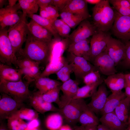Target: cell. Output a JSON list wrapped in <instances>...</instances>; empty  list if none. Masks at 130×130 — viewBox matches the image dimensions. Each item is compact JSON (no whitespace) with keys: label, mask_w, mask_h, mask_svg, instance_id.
Listing matches in <instances>:
<instances>
[{"label":"cell","mask_w":130,"mask_h":130,"mask_svg":"<svg viewBox=\"0 0 130 130\" xmlns=\"http://www.w3.org/2000/svg\"><path fill=\"white\" fill-rule=\"evenodd\" d=\"M67 59L71 65L73 72L77 79H83L85 75L90 72L98 70L93 65L83 57L69 53Z\"/></svg>","instance_id":"obj_9"},{"label":"cell","mask_w":130,"mask_h":130,"mask_svg":"<svg viewBox=\"0 0 130 130\" xmlns=\"http://www.w3.org/2000/svg\"><path fill=\"white\" fill-rule=\"evenodd\" d=\"M59 14L61 19L71 28H75L84 20L79 16L69 12H61Z\"/></svg>","instance_id":"obj_31"},{"label":"cell","mask_w":130,"mask_h":130,"mask_svg":"<svg viewBox=\"0 0 130 130\" xmlns=\"http://www.w3.org/2000/svg\"><path fill=\"white\" fill-rule=\"evenodd\" d=\"M59 130H72L68 125H66L62 126Z\"/></svg>","instance_id":"obj_56"},{"label":"cell","mask_w":130,"mask_h":130,"mask_svg":"<svg viewBox=\"0 0 130 130\" xmlns=\"http://www.w3.org/2000/svg\"><path fill=\"white\" fill-rule=\"evenodd\" d=\"M95 113L88 107L81 114L78 122L83 126H97L99 119Z\"/></svg>","instance_id":"obj_27"},{"label":"cell","mask_w":130,"mask_h":130,"mask_svg":"<svg viewBox=\"0 0 130 130\" xmlns=\"http://www.w3.org/2000/svg\"><path fill=\"white\" fill-rule=\"evenodd\" d=\"M53 40L46 42L38 40L28 33L24 48L19 52L22 58H26L39 64L49 62L52 55Z\"/></svg>","instance_id":"obj_1"},{"label":"cell","mask_w":130,"mask_h":130,"mask_svg":"<svg viewBox=\"0 0 130 130\" xmlns=\"http://www.w3.org/2000/svg\"><path fill=\"white\" fill-rule=\"evenodd\" d=\"M37 2L40 8H45L50 5L54 6L53 0H37Z\"/></svg>","instance_id":"obj_48"},{"label":"cell","mask_w":130,"mask_h":130,"mask_svg":"<svg viewBox=\"0 0 130 130\" xmlns=\"http://www.w3.org/2000/svg\"><path fill=\"white\" fill-rule=\"evenodd\" d=\"M38 64H39L37 62L25 58H21L19 59L18 58L17 62V67L20 69L29 68L33 65Z\"/></svg>","instance_id":"obj_41"},{"label":"cell","mask_w":130,"mask_h":130,"mask_svg":"<svg viewBox=\"0 0 130 130\" xmlns=\"http://www.w3.org/2000/svg\"><path fill=\"white\" fill-rule=\"evenodd\" d=\"M58 86L42 94L43 99L45 101L50 103L54 102L58 105L60 104L59 93L60 86Z\"/></svg>","instance_id":"obj_36"},{"label":"cell","mask_w":130,"mask_h":130,"mask_svg":"<svg viewBox=\"0 0 130 130\" xmlns=\"http://www.w3.org/2000/svg\"><path fill=\"white\" fill-rule=\"evenodd\" d=\"M0 130H10L5 124L0 121Z\"/></svg>","instance_id":"obj_55"},{"label":"cell","mask_w":130,"mask_h":130,"mask_svg":"<svg viewBox=\"0 0 130 130\" xmlns=\"http://www.w3.org/2000/svg\"><path fill=\"white\" fill-rule=\"evenodd\" d=\"M124 92L122 91L112 93L108 96L104 106L101 113L102 115L113 112L121 102L126 98Z\"/></svg>","instance_id":"obj_23"},{"label":"cell","mask_w":130,"mask_h":130,"mask_svg":"<svg viewBox=\"0 0 130 130\" xmlns=\"http://www.w3.org/2000/svg\"><path fill=\"white\" fill-rule=\"evenodd\" d=\"M128 124L130 125V112L129 114L128 119Z\"/></svg>","instance_id":"obj_60"},{"label":"cell","mask_w":130,"mask_h":130,"mask_svg":"<svg viewBox=\"0 0 130 130\" xmlns=\"http://www.w3.org/2000/svg\"><path fill=\"white\" fill-rule=\"evenodd\" d=\"M20 7L19 3L13 6H8L0 9V29L7 26H11L17 23L20 20L18 12Z\"/></svg>","instance_id":"obj_13"},{"label":"cell","mask_w":130,"mask_h":130,"mask_svg":"<svg viewBox=\"0 0 130 130\" xmlns=\"http://www.w3.org/2000/svg\"><path fill=\"white\" fill-rule=\"evenodd\" d=\"M76 80H74L71 79L63 83L60 86V90L63 93V94L65 93L70 89Z\"/></svg>","instance_id":"obj_45"},{"label":"cell","mask_w":130,"mask_h":130,"mask_svg":"<svg viewBox=\"0 0 130 130\" xmlns=\"http://www.w3.org/2000/svg\"><path fill=\"white\" fill-rule=\"evenodd\" d=\"M124 130H130V125L128 124L127 127Z\"/></svg>","instance_id":"obj_61"},{"label":"cell","mask_w":130,"mask_h":130,"mask_svg":"<svg viewBox=\"0 0 130 130\" xmlns=\"http://www.w3.org/2000/svg\"><path fill=\"white\" fill-rule=\"evenodd\" d=\"M110 3L108 0H102L92 8L93 23L98 30L108 32L112 27L115 15Z\"/></svg>","instance_id":"obj_2"},{"label":"cell","mask_w":130,"mask_h":130,"mask_svg":"<svg viewBox=\"0 0 130 130\" xmlns=\"http://www.w3.org/2000/svg\"><path fill=\"white\" fill-rule=\"evenodd\" d=\"M130 110V99L126 97L121 102L114 111L122 122L128 123Z\"/></svg>","instance_id":"obj_26"},{"label":"cell","mask_w":130,"mask_h":130,"mask_svg":"<svg viewBox=\"0 0 130 130\" xmlns=\"http://www.w3.org/2000/svg\"><path fill=\"white\" fill-rule=\"evenodd\" d=\"M111 37L109 32L99 30H97L92 36L90 43V62L92 63L96 57L105 50Z\"/></svg>","instance_id":"obj_8"},{"label":"cell","mask_w":130,"mask_h":130,"mask_svg":"<svg viewBox=\"0 0 130 130\" xmlns=\"http://www.w3.org/2000/svg\"><path fill=\"white\" fill-rule=\"evenodd\" d=\"M82 130H97V126H85L82 125Z\"/></svg>","instance_id":"obj_51"},{"label":"cell","mask_w":130,"mask_h":130,"mask_svg":"<svg viewBox=\"0 0 130 130\" xmlns=\"http://www.w3.org/2000/svg\"><path fill=\"white\" fill-rule=\"evenodd\" d=\"M97 130H110L105 126L101 124H99L97 126Z\"/></svg>","instance_id":"obj_52"},{"label":"cell","mask_w":130,"mask_h":130,"mask_svg":"<svg viewBox=\"0 0 130 130\" xmlns=\"http://www.w3.org/2000/svg\"><path fill=\"white\" fill-rule=\"evenodd\" d=\"M72 130H82V127L81 126L75 127Z\"/></svg>","instance_id":"obj_59"},{"label":"cell","mask_w":130,"mask_h":130,"mask_svg":"<svg viewBox=\"0 0 130 130\" xmlns=\"http://www.w3.org/2000/svg\"><path fill=\"white\" fill-rule=\"evenodd\" d=\"M85 0L87 3L95 4V5L99 3L102 0Z\"/></svg>","instance_id":"obj_53"},{"label":"cell","mask_w":130,"mask_h":130,"mask_svg":"<svg viewBox=\"0 0 130 130\" xmlns=\"http://www.w3.org/2000/svg\"><path fill=\"white\" fill-rule=\"evenodd\" d=\"M33 130H43L40 128L39 126L35 128Z\"/></svg>","instance_id":"obj_62"},{"label":"cell","mask_w":130,"mask_h":130,"mask_svg":"<svg viewBox=\"0 0 130 130\" xmlns=\"http://www.w3.org/2000/svg\"><path fill=\"white\" fill-rule=\"evenodd\" d=\"M124 88L125 89L124 92L126 97L130 99V83L126 80Z\"/></svg>","instance_id":"obj_50"},{"label":"cell","mask_w":130,"mask_h":130,"mask_svg":"<svg viewBox=\"0 0 130 130\" xmlns=\"http://www.w3.org/2000/svg\"><path fill=\"white\" fill-rule=\"evenodd\" d=\"M92 63L100 73L107 76L117 73L115 62L105 51L97 56Z\"/></svg>","instance_id":"obj_11"},{"label":"cell","mask_w":130,"mask_h":130,"mask_svg":"<svg viewBox=\"0 0 130 130\" xmlns=\"http://www.w3.org/2000/svg\"><path fill=\"white\" fill-rule=\"evenodd\" d=\"M72 72V66L67 60L63 66L55 74L58 79L63 83L71 79L70 74Z\"/></svg>","instance_id":"obj_37"},{"label":"cell","mask_w":130,"mask_h":130,"mask_svg":"<svg viewBox=\"0 0 130 130\" xmlns=\"http://www.w3.org/2000/svg\"><path fill=\"white\" fill-rule=\"evenodd\" d=\"M38 64L30 67L20 69L22 70L25 77L27 79V82L30 83L38 78L41 73L40 72Z\"/></svg>","instance_id":"obj_35"},{"label":"cell","mask_w":130,"mask_h":130,"mask_svg":"<svg viewBox=\"0 0 130 130\" xmlns=\"http://www.w3.org/2000/svg\"><path fill=\"white\" fill-rule=\"evenodd\" d=\"M6 0H0V8H3V6L6 3Z\"/></svg>","instance_id":"obj_57"},{"label":"cell","mask_w":130,"mask_h":130,"mask_svg":"<svg viewBox=\"0 0 130 130\" xmlns=\"http://www.w3.org/2000/svg\"><path fill=\"white\" fill-rule=\"evenodd\" d=\"M67 61V59L63 56L51 59L39 77H46L51 74L56 73L63 66Z\"/></svg>","instance_id":"obj_24"},{"label":"cell","mask_w":130,"mask_h":130,"mask_svg":"<svg viewBox=\"0 0 130 130\" xmlns=\"http://www.w3.org/2000/svg\"><path fill=\"white\" fill-rule=\"evenodd\" d=\"M115 11V18L111 29L112 34L124 42L130 40V16L122 15Z\"/></svg>","instance_id":"obj_7"},{"label":"cell","mask_w":130,"mask_h":130,"mask_svg":"<svg viewBox=\"0 0 130 130\" xmlns=\"http://www.w3.org/2000/svg\"><path fill=\"white\" fill-rule=\"evenodd\" d=\"M38 115L36 111L23 107L14 112L9 118H18L30 121L35 119L38 118Z\"/></svg>","instance_id":"obj_30"},{"label":"cell","mask_w":130,"mask_h":130,"mask_svg":"<svg viewBox=\"0 0 130 130\" xmlns=\"http://www.w3.org/2000/svg\"><path fill=\"white\" fill-rule=\"evenodd\" d=\"M125 74L126 80L130 83V73Z\"/></svg>","instance_id":"obj_58"},{"label":"cell","mask_w":130,"mask_h":130,"mask_svg":"<svg viewBox=\"0 0 130 130\" xmlns=\"http://www.w3.org/2000/svg\"><path fill=\"white\" fill-rule=\"evenodd\" d=\"M87 3L85 0H69L61 12H69L79 16L84 20L88 19L91 15L89 12Z\"/></svg>","instance_id":"obj_18"},{"label":"cell","mask_w":130,"mask_h":130,"mask_svg":"<svg viewBox=\"0 0 130 130\" xmlns=\"http://www.w3.org/2000/svg\"><path fill=\"white\" fill-rule=\"evenodd\" d=\"M108 92L104 82L100 85L98 89L91 97L88 104V107L96 114L101 112L106 103Z\"/></svg>","instance_id":"obj_15"},{"label":"cell","mask_w":130,"mask_h":130,"mask_svg":"<svg viewBox=\"0 0 130 130\" xmlns=\"http://www.w3.org/2000/svg\"><path fill=\"white\" fill-rule=\"evenodd\" d=\"M79 84L78 81L76 80L69 90L61 96L60 98V102L59 109H61L68 104L73 99L79 88Z\"/></svg>","instance_id":"obj_33"},{"label":"cell","mask_w":130,"mask_h":130,"mask_svg":"<svg viewBox=\"0 0 130 130\" xmlns=\"http://www.w3.org/2000/svg\"><path fill=\"white\" fill-rule=\"evenodd\" d=\"M40 15L43 18L49 20L52 23L54 22L48 12L44 8H40Z\"/></svg>","instance_id":"obj_49"},{"label":"cell","mask_w":130,"mask_h":130,"mask_svg":"<svg viewBox=\"0 0 130 130\" xmlns=\"http://www.w3.org/2000/svg\"><path fill=\"white\" fill-rule=\"evenodd\" d=\"M29 84L22 79L17 82H10L0 77V92L19 102L23 103L29 99L31 94L28 89Z\"/></svg>","instance_id":"obj_3"},{"label":"cell","mask_w":130,"mask_h":130,"mask_svg":"<svg viewBox=\"0 0 130 130\" xmlns=\"http://www.w3.org/2000/svg\"><path fill=\"white\" fill-rule=\"evenodd\" d=\"M87 108L84 99H73L68 104L59 109L58 112L67 123L72 124L78 122L81 114Z\"/></svg>","instance_id":"obj_5"},{"label":"cell","mask_w":130,"mask_h":130,"mask_svg":"<svg viewBox=\"0 0 130 130\" xmlns=\"http://www.w3.org/2000/svg\"><path fill=\"white\" fill-rule=\"evenodd\" d=\"M9 6H15L16 4V3L18 0H9Z\"/></svg>","instance_id":"obj_54"},{"label":"cell","mask_w":130,"mask_h":130,"mask_svg":"<svg viewBox=\"0 0 130 130\" xmlns=\"http://www.w3.org/2000/svg\"><path fill=\"white\" fill-rule=\"evenodd\" d=\"M99 120L110 130H124L128 124L122 122L114 111L102 115Z\"/></svg>","instance_id":"obj_20"},{"label":"cell","mask_w":130,"mask_h":130,"mask_svg":"<svg viewBox=\"0 0 130 130\" xmlns=\"http://www.w3.org/2000/svg\"><path fill=\"white\" fill-rule=\"evenodd\" d=\"M102 78L99 71L96 70L90 72L85 75L82 79L85 85H89L98 82Z\"/></svg>","instance_id":"obj_39"},{"label":"cell","mask_w":130,"mask_h":130,"mask_svg":"<svg viewBox=\"0 0 130 130\" xmlns=\"http://www.w3.org/2000/svg\"><path fill=\"white\" fill-rule=\"evenodd\" d=\"M27 16L39 24L49 31L54 38H61L55 29L53 23L49 20L35 14L27 15Z\"/></svg>","instance_id":"obj_28"},{"label":"cell","mask_w":130,"mask_h":130,"mask_svg":"<svg viewBox=\"0 0 130 130\" xmlns=\"http://www.w3.org/2000/svg\"><path fill=\"white\" fill-rule=\"evenodd\" d=\"M124 43L120 40L113 38L111 36L109 39L105 51L118 65L124 59L125 54Z\"/></svg>","instance_id":"obj_14"},{"label":"cell","mask_w":130,"mask_h":130,"mask_svg":"<svg viewBox=\"0 0 130 130\" xmlns=\"http://www.w3.org/2000/svg\"><path fill=\"white\" fill-rule=\"evenodd\" d=\"M97 30L93 23H91L88 19L83 20L69 35L68 38L70 45L88 39Z\"/></svg>","instance_id":"obj_10"},{"label":"cell","mask_w":130,"mask_h":130,"mask_svg":"<svg viewBox=\"0 0 130 130\" xmlns=\"http://www.w3.org/2000/svg\"><path fill=\"white\" fill-rule=\"evenodd\" d=\"M37 0H19V3L23 11L22 14L27 15L34 14L38 10Z\"/></svg>","instance_id":"obj_32"},{"label":"cell","mask_w":130,"mask_h":130,"mask_svg":"<svg viewBox=\"0 0 130 130\" xmlns=\"http://www.w3.org/2000/svg\"><path fill=\"white\" fill-rule=\"evenodd\" d=\"M125 51L124 57L118 65L123 68L130 69V40L125 42Z\"/></svg>","instance_id":"obj_40"},{"label":"cell","mask_w":130,"mask_h":130,"mask_svg":"<svg viewBox=\"0 0 130 130\" xmlns=\"http://www.w3.org/2000/svg\"><path fill=\"white\" fill-rule=\"evenodd\" d=\"M30 104L36 110L42 114L48 111L58 112L59 108H57L51 103L45 101L42 94L38 91L31 94L29 98Z\"/></svg>","instance_id":"obj_16"},{"label":"cell","mask_w":130,"mask_h":130,"mask_svg":"<svg viewBox=\"0 0 130 130\" xmlns=\"http://www.w3.org/2000/svg\"><path fill=\"white\" fill-rule=\"evenodd\" d=\"M103 78L98 82L95 83L85 85L81 87H79L73 99H83L91 97L97 90L98 86L104 82Z\"/></svg>","instance_id":"obj_25"},{"label":"cell","mask_w":130,"mask_h":130,"mask_svg":"<svg viewBox=\"0 0 130 130\" xmlns=\"http://www.w3.org/2000/svg\"><path fill=\"white\" fill-rule=\"evenodd\" d=\"M69 0H53L54 5L61 12L65 7Z\"/></svg>","instance_id":"obj_46"},{"label":"cell","mask_w":130,"mask_h":130,"mask_svg":"<svg viewBox=\"0 0 130 130\" xmlns=\"http://www.w3.org/2000/svg\"><path fill=\"white\" fill-rule=\"evenodd\" d=\"M63 118L58 112L51 114L46 119L45 124L49 130H58L62 126Z\"/></svg>","instance_id":"obj_29"},{"label":"cell","mask_w":130,"mask_h":130,"mask_svg":"<svg viewBox=\"0 0 130 130\" xmlns=\"http://www.w3.org/2000/svg\"><path fill=\"white\" fill-rule=\"evenodd\" d=\"M28 33L38 40L50 42L53 35L48 30L32 20L27 23Z\"/></svg>","instance_id":"obj_17"},{"label":"cell","mask_w":130,"mask_h":130,"mask_svg":"<svg viewBox=\"0 0 130 130\" xmlns=\"http://www.w3.org/2000/svg\"><path fill=\"white\" fill-rule=\"evenodd\" d=\"M17 59L8 38V30L5 28L0 29V60L1 63L10 66L13 64L17 67Z\"/></svg>","instance_id":"obj_6"},{"label":"cell","mask_w":130,"mask_h":130,"mask_svg":"<svg viewBox=\"0 0 130 130\" xmlns=\"http://www.w3.org/2000/svg\"><path fill=\"white\" fill-rule=\"evenodd\" d=\"M126 82L125 74L122 72L116 73L104 79V83L110 90L112 93L122 91L124 88Z\"/></svg>","instance_id":"obj_19"},{"label":"cell","mask_w":130,"mask_h":130,"mask_svg":"<svg viewBox=\"0 0 130 130\" xmlns=\"http://www.w3.org/2000/svg\"><path fill=\"white\" fill-rule=\"evenodd\" d=\"M26 16L22 14L19 21L10 26L8 30V38L15 54L22 50V45L27 38L28 30L26 22Z\"/></svg>","instance_id":"obj_4"},{"label":"cell","mask_w":130,"mask_h":130,"mask_svg":"<svg viewBox=\"0 0 130 130\" xmlns=\"http://www.w3.org/2000/svg\"><path fill=\"white\" fill-rule=\"evenodd\" d=\"M55 29L59 36L65 39L68 38L71 28L61 19H57L53 23Z\"/></svg>","instance_id":"obj_34"},{"label":"cell","mask_w":130,"mask_h":130,"mask_svg":"<svg viewBox=\"0 0 130 130\" xmlns=\"http://www.w3.org/2000/svg\"><path fill=\"white\" fill-rule=\"evenodd\" d=\"M23 72L21 69L13 68L0 63V77L10 82H17L22 79Z\"/></svg>","instance_id":"obj_22"},{"label":"cell","mask_w":130,"mask_h":130,"mask_svg":"<svg viewBox=\"0 0 130 130\" xmlns=\"http://www.w3.org/2000/svg\"><path fill=\"white\" fill-rule=\"evenodd\" d=\"M40 123L38 118L34 119L30 121L27 124V127L25 130H33L39 126Z\"/></svg>","instance_id":"obj_47"},{"label":"cell","mask_w":130,"mask_h":130,"mask_svg":"<svg viewBox=\"0 0 130 130\" xmlns=\"http://www.w3.org/2000/svg\"><path fill=\"white\" fill-rule=\"evenodd\" d=\"M51 79L48 77H39L35 80L36 86L41 93Z\"/></svg>","instance_id":"obj_42"},{"label":"cell","mask_w":130,"mask_h":130,"mask_svg":"<svg viewBox=\"0 0 130 130\" xmlns=\"http://www.w3.org/2000/svg\"><path fill=\"white\" fill-rule=\"evenodd\" d=\"M44 8L48 12L54 22L60 16L58 10L54 6L50 5Z\"/></svg>","instance_id":"obj_43"},{"label":"cell","mask_w":130,"mask_h":130,"mask_svg":"<svg viewBox=\"0 0 130 130\" xmlns=\"http://www.w3.org/2000/svg\"><path fill=\"white\" fill-rule=\"evenodd\" d=\"M1 94L0 99V121L7 119L14 112L24 107L23 103L18 102L6 94Z\"/></svg>","instance_id":"obj_12"},{"label":"cell","mask_w":130,"mask_h":130,"mask_svg":"<svg viewBox=\"0 0 130 130\" xmlns=\"http://www.w3.org/2000/svg\"><path fill=\"white\" fill-rule=\"evenodd\" d=\"M110 3L113 6H115L130 8V3L128 0H109Z\"/></svg>","instance_id":"obj_44"},{"label":"cell","mask_w":130,"mask_h":130,"mask_svg":"<svg viewBox=\"0 0 130 130\" xmlns=\"http://www.w3.org/2000/svg\"><path fill=\"white\" fill-rule=\"evenodd\" d=\"M129 1L130 3V0H128Z\"/></svg>","instance_id":"obj_63"},{"label":"cell","mask_w":130,"mask_h":130,"mask_svg":"<svg viewBox=\"0 0 130 130\" xmlns=\"http://www.w3.org/2000/svg\"><path fill=\"white\" fill-rule=\"evenodd\" d=\"M7 127L10 130H25L27 124L22 119L10 117L7 119Z\"/></svg>","instance_id":"obj_38"},{"label":"cell","mask_w":130,"mask_h":130,"mask_svg":"<svg viewBox=\"0 0 130 130\" xmlns=\"http://www.w3.org/2000/svg\"><path fill=\"white\" fill-rule=\"evenodd\" d=\"M90 40L88 39L69 45L67 49L70 53L76 56L82 57L89 61Z\"/></svg>","instance_id":"obj_21"}]
</instances>
